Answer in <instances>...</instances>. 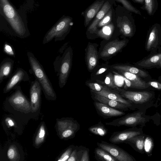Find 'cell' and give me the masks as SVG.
Wrapping results in <instances>:
<instances>
[{
    "label": "cell",
    "instance_id": "cell-19",
    "mask_svg": "<svg viewBox=\"0 0 161 161\" xmlns=\"http://www.w3.org/2000/svg\"><path fill=\"white\" fill-rule=\"evenodd\" d=\"M94 98L98 102L115 109L126 110L129 107L120 102L112 100L93 93Z\"/></svg>",
    "mask_w": 161,
    "mask_h": 161
},
{
    "label": "cell",
    "instance_id": "cell-32",
    "mask_svg": "<svg viewBox=\"0 0 161 161\" xmlns=\"http://www.w3.org/2000/svg\"><path fill=\"white\" fill-rule=\"evenodd\" d=\"M86 147L83 146H75L67 161H80L83 152Z\"/></svg>",
    "mask_w": 161,
    "mask_h": 161
},
{
    "label": "cell",
    "instance_id": "cell-31",
    "mask_svg": "<svg viewBox=\"0 0 161 161\" xmlns=\"http://www.w3.org/2000/svg\"><path fill=\"white\" fill-rule=\"evenodd\" d=\"M115 17V10L112 7L100 21L97 25V28H101L112 22Z\"/></svg>",
    "mask_w": 161,
    "mask_h": 161
},
{
    "label": "cell",
    "instance_id": "cell-29",
    "mask_svg": "<svg viewBox=\"0 0 161 161\" xmlns=\"http://www.w3.org/2000/svg\"><path fill=\"white\" fill-rule=\"evenodd\" d=\"M91 133L101 136H104L108 133V130L101 121L92 125L88 129Z\"/></svg>",
    "mask_w": 161,
    "mask_h": 161
},
{
    "label": "cell",
    "instance_id": "cell-28",
    "mask_svg": "<svg viewBox=\"0 0 161 161\" xmlns=\"http://www.w3.org/2000/svg\"><path fill=\"white\" fill-rule=\"evenodd\" d=\"M144 3L143 5L141 7V8L145 10L148 15L153 16L158 8V0H144Z\"/></svg>",
    "mask_w": 161,
    "mask_h": 161
},
{
    "label": "cell",
    "instance_id": "cell-42",
    "mask_svg": "<svg viewBox=\"0 0 161 161\" xmlns=\"http://www.w3.org/2000/svg\"><path fill=\"white\" fill-rule=\"evenodd\" d=\"M107 70L106 68H102L100 69L96 73V75H99L102 74Z\"/></svg>",
    "mask_w": 161,
    "mask_h": 161
},
{
    "label": "cell",
    "instance_id": "cell-46",
    "mask_svg": "<svg viewBox=\"0 0 161 161\" xmlns=\"http://www.w3.org/2000/svg\"></svg>",
    "mask_w": 161,
    "mask_h": 161
},
{
    "label": "cell",
    "instance_id": "cell-11",
    "mask_svg": "<svg viewBox=\"0 0 161 161\" xmlns=\"http://www.w3.org/2000/svg\"><path fill=\"white\" fill-rule=\"evenodd\" d=\"M114 0H106L100 10L94 17L92 23L88 28L87 32L91 34H97L98 29L97 26L110 9L115 3Z\"/></svg>",
    "mask_w": 161,
    "mask_h": 161
},
{
    "label": "cell",
    "instance_id": "cell-43",
    "mask_svg": "<svg viewBox=\"0 0 161 161\" xmlns=\"http://www.w3.org/2000/svg\"><path fill=\"white\" fill-rule=\"evenodd\" d=\"M7 122L8 125L10 126H14V123L13 121L11 119H9L7 121Z\"/></svg>",
    "mask_w": 161,
    "mask_h": 161
},
{
    "label": "cell",
    "instance_id": "cell-14",
    "mask_svg": "<svg viewBox=\"0 0 161 161\" xmlns=\"http://www.w3.org/2000/svg\"><path fill=\"white\" fill-rule=\"evenodd\" d=\"M93 104L98 114L104 119L119 117L125 114V113L123 111L98 102H94Z\"/></svg>",
    "mask_w": 161,
    "mask_h": 161
},
{
    "label": "cell",
    "instance_id": "cell-17",
    "mask_svg": "<svg viewBox=\"0 0 161 161\" xmlns=\"http://www.w3.org/2000/svg\"><path fill=\"white\" fill-rule=\"evenodd\" d=\"M126 41L117 39L108 43L103 47L100 53L102 57H108L121 50L125 45Z\"/></svg>",
    "mask_w": 161,
    "mask_h": 161
},
{
    "label": "cell",
    "instance_id": "cell-33",
    "mask_svg": "<svg viewBox=\"0 0 161 161\" xmlns=\"http://www.w3.org/2000/svg\"><path fill=\"white\" fill-rule=\"evenodd\" d=\"M46 129L44 124L40 126L34 140V144L36 146L40 145L44 142L46 135Z\"/></svg>",
    "mask_w": 161,
    "mask_h": 161
},
{
    "label": "cell",
    "instance_id": "cell-6",
    "mask_svg": "<svg viewBox=\"0 0 161 161\" xmlns=\"http://www.w3.org/2000/svg\"><path fill=\"white\" fill-rule=\"evenodd\" d=\"M57 125L60 137L63 139L74 138L80 129L79 123L72 118L62 119L57 122Z\"/></svg>",
    "mask_w": 161,
    "mask_h": 161
},
{
    "label": "cell",
    "instance_id": "cell-26",
    "mask_svg": "<svg viewBox=\"0 0 161 161\" xmlns=\"http://www.w3.org/2000/svg\"><path fill=\"white\" fill-rule=\"evenodd\" d=\"M94 157L98 161H118L108 152L98 147L94 150Z\"/></svg>",
    "mask_w": 161,
    "mask_h": 161
},
{
    "label": "cell",
    "instance_id": "cell-25",
    "mask_svg": "<svg viewBox=\"0 0 161 161\" xmlns=\"http://www.w3.org/2000/svg\"><path fill=\"white\" fill-rule=\"evenodd\" d=\"M113 68L118 71L130 72L142 77H146L148 75L145 71L133 66L125 65H117L114 66Z\"/></svg>",
    "mask_w": 161,
    "mask_h": 161
},
{
    "label": "cell",
    "instance_id": "cell-39",
    "mask_svg": "<svg viewBox=\"0 0 161 161\" xmlns=\"http://www.w3.org/2000/svg\"><path fill=\"white\" fill-rule=\"evenodd\" d=\"M87 85L91 90L97 92L101 91L104 87V86L97 83H89Z\"/></svg>",
    "mask_w": 161,
    "mask_h": 161
},
{
    "label": "cell",
    "instance_id": "cell-3",
    "mask_svg": "<svg viewBox=\"0 0 161 161\" xmlns=\"http://www.w3.org/2000/svg\"><path fill=\"white\" fill-rule=\"evenodd\" d=\"M27 56L32 72L40 83L46 97L55 100L56 93L42 65L32 52L27 51Z\"/></svg>",
    "mask_w": 161,
    "mask_h": 161
},
{
    "label": "cell",
    "instance_id": "cell-2",
    "mask_svg": "<svg viewBox=\"0 0 161 161\" xmlns=\"http://www.w3.org/2000/svg\"><path fill=\"white\" fill-rule=\"evenodd\" d=\"M65 44L59 50V53L53 63L55 72L58 78L60 88L65 85L71 69L73 51L71 47L66 48Z\"/></svg>",
    "mask_w": 161,
    "mask_h": 161
},
{
    "label": "cell",
    "instance_id": "cell-45",
    "mask_svg": "<svg viewBox=\"0 0 161 161\" xmlns=\"http://www.w3.org/2000/svg\"><path fill=\"white\" fill-rule=\"evenodd\" d=\"M159 65H160V67H161V61H160V63H159Z\"/></svg>",
    "mask_w": 161,
    "mask_h": 161
},
{
    "label": "cell",
    "instance_id": "cell-35",
    "mask_svg": "<svg viewBox=\"0 0 161 161\" xmlns=\"http://www.w3.org/2000/svg\"><path fill=\"white\" fill-rule=\"evenodd\" d=\"M104 83L109 88L115 90L119 92L120 88H119L116 85L114 82V79L113 74L109 73L106 76L105 80Z\"/></svg>",
    "mask_w": 161,
    "mask_h": 161
},
{
    "label": "cell",
    "instance_id": "cell-9",
    "mask_svg": "<svg viewBox=\"0 0 161 161\" xmlns=\"http://www.w3.org/2000/svg\"><path fill=\"white\" fill-rule=\"evenodd\" d=\"M119 92L123 97L136 104L147 102L152 96L151 93L147 91L134 92L126 91L121 88L119 89Z\"/></svg>",
    "mask_w": 161,
    "mask_h": 161
},
{
    "label": "cell",
    "instance_id": "cell-21",
    "mask_svg": "<svg viewBox=\"0 0 161 161\" xmlns=\"http://www.w3.org/2000/svg\"><path fill=\"white\" fill-rule=\"evenodd\" d=\"M14 61L11 58L4 59L0 65V84L3 80L9 77L12 71Z\"/></svg>",
    "mask_w": 161,
    "mask_h": 161
},
{
    "label": "cell",
    "instance_id": "cell-16",
    "mask_svg": "<svg viewBox=\"0 0 161 161\" xmlns=\"http://www.w3.org/2000/svg\"><path fill=\"white\" fill-rule=\"evenodd\" d=\"M106 0H96L84 12V25L85 27L89 25L100 10Z\"/></svg>",
    "mask_w": 161,
    "mask_h": 161
},
{
    "label": "cell",
    "instance_id": "cell-15",
    "mask_svg": "<svg viewBox=\"0 0 161 161\" xmlns=\"http://www.w3.org/2000/svg\"><path fill=\"white\" fill-rule=\"evenodd\" d=\"M42 89L40 83L36 79L31 82L30 95L31 110L33 112L36 111L39 107Z\"/></svg>",
    "mask_w": 161,
    "mask_h": 161
},
{
    "label": "cell",
    "instance_id": "cell-44",
    "mask_svg": "<svg viewBox=\"0 0 161 161\" xmlns=\"http://www.w3.org/2000/svg\"><path fill=\"white\" fill-rule=\"evenodd\" d=\"M135 3L143 4L144 3V0H132Z\"/></svg>",
    "mask_w": 161,
    "mask_h": 161
},
{
    "label": "cell",
    "instance_id": "cell-1",
    "mask_svg": "<svg viewBox=\"0 0 161 161\" xmlns=\"http://www.w3.org/2000/svg\"><path fill=\"white\" fill-rule=\"evenodd\" d=\"M0 8L9 24L12 34L21 39L28 37L30 33L27 27L8 0H0Z\"/></svg>",
    "mask_w": 161,
    "mask_h": 161
},
{
    "label": "cell",
    "instance_id": "cell-34",
    "mask_svg": "<svg viewBox=\"0 0 161 161\" xmlns=\"http://www.w3.org/2000/svg\"><path fill=\"white\" fill-rule=\"evenodd\" d=\"M115 1L121 3L125 9L132 13H133L140 15L142 14L139 10L134 6L128 0H114Z\"/></svg>",
    "mask_w": 161,
    "mask_h": 161
},
{
    "label": "cell",
    "instance_id": "cell-37",
    "mask_svg": "<svg viewBox=\"0 0 161 161\" xmlns=\"http://www.w3.org/2000/svg\"><path fill=\"white\" fill-rule=\"evenodd\" d=\"M3 51L7 54L15 57V53L13 47L11 45L6 42H5L3 46Z\"/></svg>",
    "mask_w": 161,
    "mask_h": 161
},
{
    "label": "cell",
    "instance_id": "cell-5",
    "mask_svg": "<svg viewBox=\"0 0 161 161\" xmlns=\"http://www.w3.org/2000/svg\"><path fill=\"white\" fill-rule=\"evenodd\" d=\"M73 24L72 17L65 16L62 18L46 33L42 43L46 44L53 39L55 42L64 40L69 32Z\"/></svg>",
    "mask_w": 161,
    "mask_h": 161
},
{
    "label": "cell",
    "instance_id": "cell-20",
    "mask_svg": "<svg viewBox=\"0 0 161 161\" xmlns=\"http://www.w3.org/2000/svg\"><path fill=\"white\" fill-rule=\"evenodd\" d=\"M126 78L131 82L132 88L139 89H144L148 87L149 86L147 83L142 80L138 75L130 72L119 71Z\"/></svg>",
    "mask_w": 161,
    "mask_h": 161
},
{
    "label": "cell",
    "instance_id": "cell-13",
    "mask_svg": "<svg viewBox=\"0 0 161 161\" xmlns=\"http://www.w3.org/2000/svg\"><path fill=\"white\" fill-rule=\"evenodd\" d=\"M14 88L15 89V91L9 97V101L17 108L27 110L31 109V105L22 93L20 86H18Z\"/></svg>",
    "mask_w": 161,
    "mask_h": 161
},
{
    "label": "cell",
    "instance_id": "cell-40",
    "mask_svg": "<svg viewBox=\"0 0 161 161\" xmlns=\"http://www.w3.org/2000/svg\"><path fill=\"white\" fill-rule=\"evenodd\" d=\"M89 152V149L86 147L83 152L80 161H90Z\"/></svg>",
    "mask_w": 161,
    "mask_h": 161
},
{
    "label": "cell",
    "instance_id": "cell-41",
    "mask_svg": "<svg viewBox=\"0 0 161 161\" xmlns=\"http://www.w3.org/2000/svg\"><path fill=\"white\" fill-rule=\"evenodd\" d=\"M147 84L149 86H152L158 90H161V83L157 81H149L147 83Z\"/></svg>",
    "mask_w": 161,
    "mask_h": 161
},
{
    "label": "cell",
    "instance_id": "cell-30",
    "mask_svg": "<svg viewBox=\"0 0 161 161\" xmlns=\"http://www.w3.org/2000/svg\"><path fill=\"white\" fill-rule=\"evenodd\" d=\"M161 60V53L155 55L142 61L138 65L142 67H150L159 64Z\"/></svg>",
    "mask_w": 161,
    "mask_h": 161
},
{
    "label": "cell",
    "instance_id": "cell-38",
    "mask_svg": "<svg viewBox=\"0 0 161 161\" xmlns=\"http://www.w3.org/2000/svg\"><path fill=\"white\" fill-rule=\"evenodd\" d=\"M17 155V152L14 147L12 146L9 148L7 151V156L9 159L11 160H15Z\"/></svg>",
    "mask_w": 161,
    "mask_h": 161
},
{
    "label": "cell",
    "instance_id": "cell-27",
    "mask_svg": "<svg viewBox=\"0 0 161 161\" xmlns=\"http://www.w3.org/2000/svg\"><path fill=\"white\" fill-rule=\"evenodd\" d=\"M144 138V136L140 135L128 139L124 143L129 144L139 151H142L143 150Z\"/></svg>",
    "mask_w": 161,
    "mask_h": 161
},
{
    "label": "cell",
    "instance_id": "cell-8",
    "mask_svg": "<svg viewBox=\"0 0 161 161\" xmlns=\"http://www.w3.org/2000/svg\"><path fill=\"white\" fill-rule=\"evenodd\" d=\"M97 145L108 152L118 161H135L134 158L131 155L115 144L102 141L100 142H97Z\"/></svg>",
    "mask_w": 161,
    "mask_h": 161
},
{
    "label": "cell",
    "instance_id": "cell-4",
    "mask_svg": "<svg viewBox=\"0 0 161 161\" xmlns=\"http://www.w3.org/2000/svg\"><path fill=\"white\" fill-rule=\"evenodd\" d=\"M131 12L118 5L115 10L116 26L119 31L125 36L131 37L135 28V20Z\"/></svg>",
    "mask_w": 161,
    "mask_h": 161
},
{
    "label": "cell",
    "instance_id": "cell-18",
    "mask_svg": "<svg viewBox=\"0 0 161 161\" xmlns=\"http://www.w3.org/2000/svg\"><path fill=\"white\" fill-rule=\"evenodd\" d=\"M93 93L100 95L109 99L117 101L127 105L129 107L132 106V103L129 100L124 99L121 95L117 91H114L110 90L107 86H104L100 91L97 92L91 90Z\"/></svg>",
    "mask_w": 161,
    "mask_h": 161
},
{
    "label": "cell",
    "instance_id": "cell-7",
    "mask_svg": "<svg viewBox=\"0 0 161 161\" xmlns=\"http://www.w3.org/2000/svg\"><path fill=\"white\" fill-rule=\"evenodd\" d=\"M142 113L135 112L128 114L120 118L114 119L110 122H106V125L119 127L125 126L133 127L143 123L145 119L142 117Z\"/></svg>",
    "mask_w": 161,
    "mask_h": 161
},
{
    "label": "cell",
    "instance_id": "cell-23",
    "mask_svg": "<svg viewBox=\"0 0 161 161\" xmlns=\"http://www.w3.org/2000/svg\"><path fill=\"white\" fill-rule=\"evenodd\" d=\"M160 30V26L158 23H155L151 27L146 46L147 50H149L158 40Z\"/></svg>",
    "mask_w": 161,
    "mask_h": 161
},
{
    "label": "cell",
    "instance_id": "cell-36",
    "mask_svg": "<svg viewBox=\"0 0 161 161\" xmlns=\"http://www.w3.org/2000/svg\"><path fill=\"white\" fill-rule=\"evenodd\" d=\"M75 146L71 145L69 146L65 151L63 153L59 158L58 161H67L70 157V155L75 148Z\"/></svg>",
    "mask_w": 161,
    "mask_h": 161
},
{
    "label": "cell",
    "instance_id": "cell-10",
    "mask_svg": "<svg viewBox=\"0 0 161 161\" xmlns=\"http://www.w3.org/2000/svg\"><path fill=\"white\" fill-rule=\"evenodd\" d=\"M29 80V75L26 71L21 68H19L13 74L3 90L4 93L8 92L11 90L18 86L22 81Z\"/></svg>",
    "mask_w": 161,
    "mask_h": 161
},
{
    "label": "cell",
    "instance_id": "cell-24",
    "mask_svg": "<svg viewBox=\"0 0 161 161\" xmlns=\"http://www.w3.org/2000/svg\"><path fill=\"white\" fill-rule=\"evenodd\" d=\"M115 18L108 24L102 27L100 30L98 29L97 34V36L106 40H109L115 29V25L113 22Z\"/></svg>",
    "mask_w": 161,
    "mask_h": 161
},
{
    "label": "cell",
    "instance_id": "cell-12",
    "mask_svg": "<svg viewBox=\"0 0 161 161\" xmlns=\"http://www.w3.org/2000/svg\"><path fill=\"white\" fill-rule=\"evenodd\" d=\"M141 134L139 131L134 128H130L114 132L111 136L109 140L111 143L118 144L124 143L128 139L140 135Z\"/></svg>",
    "mask_w": 161,
    "mask_h": 161
},
{
    "label": "cell",
    "instance_id": "cell-22",
    "mask_svg": "<svg viewBox=\"0 0 161 161\" xmlns=\"http://www.w3.org/2000/svg\"><path fill=\"white\" fill-rule=\"evenodd\" d=\"M97 52L94 46L90 44L88 45L86 52V61L88 69L92 70L96 66L98 60Z\"/></svg>",
    "mask_w": 161,
    "mask_h": 161
}]
</instances>
